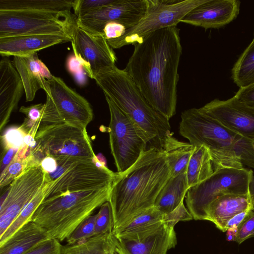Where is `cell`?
I'll return each mask as SVG.
<instances>
[{
	"label": "cell",
	"mask_w": 254,
	"mask_h": 254,
	"mask_svg": "<svg viewBox=\"0 0 254 254\" xmlns=\"http://www.w3.org/2000/svg\"><path fill=\"white\" fill-rule=\"evenodd\" d=\"M94 79L105 96L130 120L147 141L148 148L162 150L166 136L171 132L169 120L151 106L127 73L115 65Z\"/></svg>",
	"instance_id": "cell-4"
},
{
	"label": "cell",
	"mask_w": 254,
	"mask_h": 254,
	"mask_svg": "<svg viewBox=\"0 0 254 254\" xmlns=\"http://www.w3.org/2000/svg\"><path fill=\"white\" fill-rule=\"evenodd\" d=\"M254 237V232H253V233L252 234V235L251 236V238H252V237Z\"/></svg>",
	"instance_id": "cell-48"
},
{
	"label": "cell",
	"mask_w": 254,
	"mask_h": 254,
	"mask_svg": "<svg viewBox=\"0 0 254 254\" xmlns=\"http://www.w3.org/2000/svg\"><path fill=\"white\" fill-rule=\"evenodd\" d=\"M26 135L19 127L9 128L1 136L3 148L19 149L24 144V139Z\"/></svg>",
	"instance_id": "cell-36"
},
{
	"label": "cell",
	"mask_w": 254,
	"mask_h": 254,
	"mask_svg": "<svg viewBox=\"0 0 254 254\" xmlns=\"http://www.w3.org/2000/svg\"><path fill=\"white\" fill-rule=\"evenodd\" d=\"M24 91L21 77L8 57L0 62V129L5 126Z\"/></svg>",
	"instance_id": "cell-18"
},
{
	"label": "cell",
	"mask_w": 254,
	"mask_h": 254,
	"mask_svg": "<svg viewBox=\"0 0 254 254\" xmlns=\"http://www.w3.org/2000/svg\"><path fill=\"white\" fill-rule=\"evenodd\" d=\"M195 146L180 141L170 132L164 140L162 150L166 154L172 176L186 173L188 165Z\"/></svg>",
	"instance_id": "cell-24"
},
{
	"label": "cell",
	"mask_w": 254,
	"mask_h": 254,
	"mask_svg": "<svg viewBox=\"0 0 254 254\" xmlns=\"http://www.w3.org/2000/svg\"><path fill=\"white\" fill-rule=\"evenodd\" d=\"M249 195L251 203L254 206V175L252 177L249 183Z\"/></svg>",
	"instance_id": "cell-47"
},
{
	"label": "cell",
	"mask_w": 254,
	"mask_h": 254,
	"mask_svg": "<svg viewBox=\"0 0 254 254\" xmlns=\"http://www.w3.org/2000/svg\"><path fill=\"white\" fill-rule=\"evenodd\" d=\"M51 181L49 175L47 173L46 180L43 187L25 206L6 231L0 236V245L3 244L19 228L29 221L32 215L43 200L46 188Z\"/></svg>",
	"instance_id": "cell-30"
},
{
	"label": "cell",
	"mask_w": 254,
	"mask_h": 254,
	"mask_svg": "<svg viewBox=\"0 0 254 254\" xmlns=\"http://www.w3.org/2000/svg\"><path fill=\"white\" fill-rule=\"evenodd\" d=\"M114 229L113 213L109 201L103 203L100 207L95 222V235L112 232Z\"/></svg>",
	"instance_id": "cell-34"
},
{
	"label": "cell",
	"mask_w": 254,
	"mask_h": 254,
	"mask_svg": "<svg viewBox=\"0 0 254 254\" xmlns=\"http://www.w3.org/2000/svg\"><path fill=\"white\" fill-rule=\"evenodd\" d=\"M251 204L249 194H227L218 197L208 206L206 220L213 223L222 232L227 221L234 215L249 208Z\"/></svg>",
	"instance_id": "cell-21"
},
{
	"label": "cell",
	"mask_w": 254,
	"mask_h": 254,
	"mask_svg": "<svg viewBox=\"0 0 254 254\" xmlns=\"http://www.w3.org/2000/svg\"><path fill=\"white\" fill-rule=\"evenodd\" d=\"M126 30L124 25L116 22H111L105 25L103 32L107 41H108L121 37Z\"/></svg>",
	"instance_id": "cell-41"
},
{
	"label": "cell",
	"mask_w": 254,
	"mask_h": 254,
	"mask_svg": "<svg viewBox=\"0 0 254 254\" xmlns=\"http://www.w3.org/2000/svg\"><path fill=\"white\" fill-rule=\"evenodd\" d=\"M66 64L68 71L74 76L77 81L80 84H83L86 73L74 54L68 57Z\"/></svg>",
	"instance_id": "cell-40"
},
{
	"label": "cell",
	"mask_w": 254,
	"mask_h": 254,
	"mask_svg": "<svg viewBox=\"0 0 254 254\" xmlns=\"http://www.w3.org/2000/svg\"><path fill=\"white\" fill-rule=\"evenodd\" d=\"M111 187L94 189L78 183L49 185L43 200L29 221L45 229L50 239L66 240L81 222L109 201Z\"/></svg>",
	"instance_id": "cell-3"
},
{
	"label": "cell",
	"mask_w": 254,
	"mask_h": 254,
	"mask_svg": "<svg viewBox=\"0 0 254 254\" xmlns=\"http://www.w3.org/2000/svg\"><path fill=\"white\" fill-rule=\"evenodd\" d=\"M45 103H39L29 106H21L19 112L25 115L22 125L19 127L26 134L35 137L40 127Z\"/></svg>",
	"instance_id": "cell-32"
},
{
	"label": "cell",
	"mask_w": 254,
	"mask_h": 254,
	"mask_svg": "<svg viewBox=\"0 0 254 254\" xmlns=\"http://www.w3.org/2000/svg\"><path fill=\"white\" fill-rule=\"evenodd\" d=\"M49 239L45 229L29 221L0 245V254H25Z\"/></svg>",
	"instance_id": "cell-22"
},
{
	"label": "cell",
	"mask_w": 254,
	"mask_h": 254,
	"mask_svg": "<svg viewBox=\"0 0 254 254\" xmlns=\"http://www.w3.org/2000/svg\"><path fill=\"white\" fill-rule=\"evenodd\" d=\"M240 6L238 0H206L189 12L181 22L206 29L219 28L237 17Z\"/></svg>",
	"instance_id": "cell-17"
},
{
	"label": "cell",
	"mask_w": 254,
	"mask_h": 254,
	"mask_svg": "<svg viewBox=\"0 0 254 254\" xmlns=\"http://www.w3.org/2000/svg\"><path fill=\"white\" fill-rule=\"evenodd\" d=\"M171 176L164 152L152 147L143 151L127 170L117 172L109 200L113 217V231L154 206Z\"/></svg>",
	"instance_id": "cell-2"
},
{
	"label": "cell",
	"mask_w": 254,
	"mask_h": 254,
	"mask_svg": "<svg viewBox=\"0 0 254 254\" xmlns=\"http://www.w3.org/2000/svg\"><path fill=\"white\" fill-rule=\"evenodd\" d=\"M253 172L246 168H223L190 188L186 196L187 208L194 220H205L209 204L227 194H249Z\"/></svg>",
	"instance_id": "cell-6"
},
{
	"label": "cell",
	"mask_w": 254,
	"mask_h": 254,
	"mask_svg": "<svg viewBox=\"0 0 254 254\" xmlns=\"http://www.w3.org/2000/svg\"><path fill=\"white\" fill-rule=\"evenodd\" d=\"M193 219L190 213L184 204V200L170 213L164 215L163 222L168 225L174 227L179 221H189Z\"/></svg>",
	"instance_id": "cell-37"
},
{
	"label": "cell",
	"mask_w": 254,
	"mask_h": 254,
	"mask_svg": "<svg viewBox=\"0 0 254 254\" xmlns=\"http://www.w3.org/2000/svg\"><path fill=\"white\" fill-rule=\"evenodd\" d=\"M206 0H146V12L138 22L121 37L107 41L113 49L142 42L150 33L177 26L191 10Z\"/></svg>",
	"instance_id": "cell-9"
},
{
	"label": "cell",
	"mask_w": 254,
	"mask_h": 254,
	"mask_svg": "<svg viewBox=\"0 0 254 254\" xmlns=\"http://www.w3.org/2000/svg\"><path fill=\"white\" fill-rule=\"evenodd\" d=\"M232 78L240 88L254 83V38L233 66Z\"/></svg>",
	"instance_id": "cell-28"
},
{
	"label": "cell",
	"mask_w": 254,
	"mask_h": 254,
	"mask_svg": "<svg viewBox=\"0 0 254 254\" xmlns=\"http://www.w3.org/2000/svg\"><path fill=\"white\" fill-rule=\"evenodd\" d=\"M234 96L241 102L254 108V83L240 88Z\"/></svg>",
	"instance_id": "cell-42"
},
{
	"label": "cell",
	"mask_w": 254,
	"mask_h": 254,
	"mask_svg": "<svg viewBox=\"0 0 254 254\" xmlns=\"http://www.w3.org/2000/svg\"><path fill=\"white\" fill-rule=\"evenodd\" d=\"M97 214L91 215L81 222L66 240L67 245H73L95 235Z\"/></svg>",
	"instance_id": "cell-33"
},
{
	"label": "cell",
	"mask_w": 254,
	"mask_h": 254,
	"mask_svg": "<svg viewBox=\"0 0 254 254\" xmlns=\"http://www.w3.org/2000/svg\"><path fill=\"white\" fill-rule=\"evenodd\" d=\"M214 173L211 155L204 146H195L187 169L189 188L198 184Z\"/></svg>",
	"instance_id": "cell-26"
},
{
	"label": "cell",
	"mask_w": 254,
	"mask_h": 254,
	"mask_svg": "<svg viewBox=\"0 0 254 254\" xmlns=\"http://www.w3.org/2000/svg\"><path fill=\"white\" fill-rule=\"evenodd\" d=\"M238 228V234L235 242L241 244L245 240L250 238L254 232V210Z\"/></svg>",
	"instance_id": "cell-39"
},
{
	"label": "cell",
	"mask_w": 254,
	"mask_h": 254,
	"mask_svg": "<svg viewBox=\"0 0 254 254\" xmlns=\"http://www.w3.org/2000/svg\"><path fill=\"white\" fill-rule=\"evenodd\" d=\"M200 108L229 129L254 140V108L235 96L226 100L215 99Z\"/></svg>",
	"instance_id": "cell-16"
},
{
	"label": "cell",
	"mask_w": 254,
	"mask_h": 254,
	"mask_svg": "<svg viewBox=\"0 0 254 254\" xmlns=\"http://www.w3.org/2000/svg\"><path fill=\"white\" fill-rule=\"evenodd\" d=\"M105 96L110 114L108 132L111 153L117 172L121 173L137 161L148 144L128 117Z\"/></svg>",
	"instance_id": "cell-11"
},
{
	"label": "cell",
	"mask_w": 254,
	"mask_h": 254,
	"mask_svg": "<svg viewBox=\"0 0 254 254\" xmlns=\"http://www.w3.org/2000/svg\"><path fill=\"white\" fill-rule=\"evenodd\" d=\"M73 0H0V10L71 12Z\"/></svg>",
	"instance_id": "cell-27"
},
{
	"label": "cell",
	"mask_w": 254,
	"mask_h": 254,
	"mask_svg": "<svg viewBox=\"0 0 254 254\" xmlns=\"http://www.w3.org/2000/svg\"><path fill=\"white\" fill-rule=\"evenodd\" d=\"M239 228L237 227H233L228 228L226 232V238L228 242L236 241L238 234Z\"/></svg>",
	"instance_id": "cell-46"
},
{
	"label": "cell",
	"mask_w": 254,
	"mask_h": 254,
	"mask_svg": "<svg viewBox=\"0 0 254 254\" xmlns=\"http://www.w3.org/2000/svg\"><path fill=\"white\" fill-rule=\"evenodd\" d=\"M18 149L9 148H3L0 161V173L7 167L14 157Z\"/></svg>",
	"instance_id": "cell-44"
},
{
	"label": "cell",
	"mask_w": 254,
	"mask_h": 254,
	"mask_svg": "<svg viewBox=\"0 0 254 254\" xmlns=\"http://www.w3.org/2000/svg\"><path fill=\"white\" fill-rule=\"evenodd\" d=\"M36 165H40L33 155L32 151L28 154L21 150H18L9 165L0 173V188L11 184L27 168Z\"/></svg>",
	"instance_id": "cell-29"
},
{
	"label": "cell",
	"mask_w": 254,
	"mask_h": 254,
	"mask_svg": "<svg viewBox=\"0 0 254 254\" xmlns=\"http://www.w3.org/2000/svg\"><path fill=\"white\" fill-rule=\"evenodd\" d=\"M115 0H73L74 14L79 18L90 12L109 5Z\"/></svg>",
	"instance_id": "cell-35"
},
{
	"label": "cell",
	"mask_w": 254,
	"mask_h": 254,
	"mask_svg": "<svg viewBox=\"0 0 254 254\" xmlns=\"http://www.w3.org/2000/svg\"><path fill=\"white\" fill-rule=\"evenodd\" d=\"M133 45L124 70L151 106L170 120L176 112L182 53L180 29L158 30Z\"/></svg>",
	"instance_id": "cell-1"
},
{
	"label": "cell",
	"mask_w": 254,
	"mask_h": 254,
	"mask_svg": "<svg viewBox=\"0 0 254 254\" xmlns=\"http://www.w3.org/2000/svg\"><path fill=\"white\" fill-rule=\"evenodd\" d=\"M164 214L155 206L136 216L126 225L113 231L115 235L127 234L148 229L163 221Z\"/></svg>",
	"instance_id": "cell-31"
},
{
	"label": "cell",
	"mask_w": 254,
	"mask_h": 254,
	"mask_svg": "<svg viewBox=\"0 0 254 254\" xmlns=\"http://www.w3.org/2000/svg\"></svg>",
	"instance_id": "cell-49"
},
{
	"label": "cell",
	"mask_w": 254,
	"mask_h": 254,
	"mask_svg": "<svg viewBox=\"0 0 254 254\" xmlns=\"http://www.w3.org/2000/svg\"><path fill=\"white\" fill-rule=\"evenodd\" d=\"M44 91L46 101L40 127L67 124L86 129L93 119V113L84 97L69 87L61 78L54 75L48 80Z\"/></svg>",
	"instance_id": "cell-7"
},
{
	"label": "cell",
	"mask_w": 254,
	"mask_h": 254,
	"mask_svg": "<svg viewBox=\"0 0 254 254\" xmlns=\"http://www.w3.org/2000/svg\"><path fill=\"white\" fill-rule=\"evenodd\" d=\"M76 21L71 12L0 10V37L56 34L71 38Z\"/></svg>",
	"instance_id": "cell-8"
},
{
	"label": "cell",
	"mask_w": 254,
	"mask_h": 254,
	"mask_svg": "<svg viewBox=\"0 0 254 254\" xmlns=\"http://www.w3.org/2000/svg\"><path fill=\"white\" fill-rule=\"evenodd\" d=\"M71 38L73 54L90 78L94 79L100 72L115 66L116 54L104 34L91 32L76 24Z\"/></svg>",
	"instance_id": "cell-13"
},
{
	"label": "cell",
	"mask_w": 254,
	"mask_h": 254,
	"mask_svg": "<svg viewBox=\"0 0 254 254\" xmlns=\"http://www.w3.org/2000/svg\"><path fill=\"white\" fill-rule=\"evenodd\" d=\"M189 189L186 173L171 176L158 194L154 206L164 215L170 213L185 200Z\"/></svg>",
	"instance_id": "cell-23"
},
{
	"label": "cell",
	"mask_w": 254,
	"mask_h": 254,
	"mask_svg": "<svg viewBox=\"0 0 254 254\" xmlns=\"http://www.w3.org/2000/svg\"><path fill=\"white\" fill-rule=\"evenodd\" d=\"M46 177L41 166L36 165L27 168L12 182L0 201V236L41 189Z\"/></svg>",
	"instance_id": "cell-12"
},
{
	"label": "cell",
	"mask_w": 254,
	"mask_h": 254,
	"mask_svg": "<svg viewBox=\"0 0 254 254\" xmlns=\"http://www.w3.org/2000/svg\"><path fill=\"white\" fill-rule=\"evenodd\" d=\"M71 41V37L56 34L0 37V55L2 57L26 56L53 45Z\"/></svg>",
	"instance_id": "cell-19"
},
{
	"label": "cell",
	"mask_w": 254,
	"mask_h": 254,
	"mask_svg": "<svg viewBox=\"0 0 254 254\" xmlns=\"http://www.w3.org/2000/svg\"><path fill=\"white\" fill-rule=\"evenodd\" d=\"M146 0H115L112 3L77 18V24L95 34H103L105 25L116 22L126 30L135 26L144 15Z\"/></svg>",
	"instance_id": "cell-15"
},
{
	"label": "cell",
	"mask_w": 254,
	"mask_h": 254,
	"mask_svg": "<svg viewBox=\"0 0 254 254\" xmlns=\"http://www.w3.org/2000/svg\"><path fill=\"white\" fill-rule=\"evenodd\" d=\"M112 232L95 235L73 245L62 246L61 254H115Z\"/></svg>",
	"instance_id": "cell-25"
},
{
	"label": "cell",
	"mask_w": 254,
	"mask_h": 254,
	"mask_svg": "<svg viewBox=\"0 0 254 254\" xmlns=\"http://www.w3.org/2000/svg\"><path fill=\"white\" fill-rule=\"evenodd\" d=\"M40 165L44 171L49 174L55 172L57 166L55 159L50 156H46L42 160Z\"/></svg>",
	"instance_id": "cell-45"
},
{
	"label": "cell",
	"mask_w": 254,
	"mask_h": 254,
	"mask_svg": "<svg viewBox=\"0 0 254 254\" xmlns=\"http://www.w3.org/2000/svg\"><path fill=\"white\" fill-rule=\"evenodd\" d=\"M12 63L22 80L26 101H32L38 90H45L48 80L53 75L37 53L14 56Z\"/></svg>",
	"instance_id": "cell-20"
},
{
	"label": "cell",
	"mask_w": 254,
	"mask_h": 254,
	"mask_svg": "<svg viewBox=\"0 0 254 254\" xmlns=\"http://www.w3.org/2000/svg\"><path fill=\"white\" fill-rule=\"evenodd\" d=\"M114 236L115 254H167L177 244L174 227L163 221L142 231Z\"/></svg>",
	"instance_id": "cell-14"
},
{
	"label": "cell",
	"mask_w": 254,
	"mask_h": 254,
	"mask_svg": "<svg viewBox=\"0 0 254 254\" xmlns=\"http://www.w3.org/2000/svg\"><path fill=\"white\" fill-rule=\"evenodd\" d=\"M181 118L180 134L192 145L208 149L214 172L244 168L241 160L252 148L253 139L229 129L200 108L185 110Z\"/></svg>",
	"instance_id": "cell-5"
},
{
	"label": "cell",
	"mask_w": 254,
	"mask_h": 254,
	"mask_svg": "<svg viewBox=\"0 0 254 254\" xmlns=\"http://www.w3.org/2000/svg\"><path fill=\"white\" fill-rule=\"evenodd\" d=\"M62 245L56 239H49L34 247L25 254H61Z\"/></svg>",
	"instance_id": "cell-38"
},
{
	"label": "cell",
	"mask_w": 254,
	"mask_h": 254,
	"mask_svg": "<svg viewBox=\"0 0 254 254\" xmlns=\"http://www.w3.org/2000/svg\"><path fill=\"white\" fill-rule=\"evenodd\" d=\"M254 210V207H251L232 217L227 221L225 227V232L231 227H239L252 214Z\"/></svg>",
	"instance_id": "cell-43"
},
{
	"label": "cell",
	"mask_w": 254,
	"mask_h": 254,
	"mask_svg": "<svg viewBox=\"0 0 254 254\" xmlns=\"http://www.w3.org/2000/svg\"><path fill=\"white\" fill-rule=\"evenodd\" d=\"M35 139V148L45 157H96L86 129L67 124L46 126L39 128Z\"/></svg>",
	"instance_id": "cell-10"
}]
</instances>
